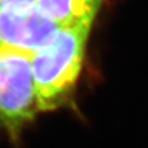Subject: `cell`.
<instances>
[{"instance_id": "cell-4", "label": "cell", "mask_w": 148, "mask_h": 148, "mask_svg": "<svg viewBox=\"0 0 148 148\" xmlns=\"http://www.w3.org/2000/svg\"><path fill=\"white\" fill-rule=\"evenodd\" d=\"M103 0H37L36 7L59 29L91 27Z\"/></svg>"}, {"instance_id": "cell-3", "label": "cell", "mask_w": 148, "mask_h": 148, "mask_svg": "<svg viewBox=\"0 0 148 148\" xmlns=\"http://www.w3.org/2000/svg\"><path fill=\"white\" fill-rule=\"evenodd\" d=\"M59 27L36 5L0 10V45L33 54L46 45Z\"/></svg>"}, {"instance_id": "cell-5", "label": "cell", "mask_w": 148, "mask_h": 148, "mask_svg": "<svg viewBox=\"0 0 148 148\" xmlns=\"http://www.w3.org/2000/svg\"><path fill=\"white\" fill-rule=\"evenodd\" d=\"M37 0H0V10L2 9H27L36 5Z\"/></svg>"}, {"instance_id": "cell-2", "label": "cell", "mask_w": 148, "mask_h": 148, "mask_svg": "<svg viewBox=\"0 0 148 148\" xmlns=\"http://www.w3.org/2000/svg\"><path fill=\"white\" fill-rule=\"evenodd\" d=\"M38 114L32 54L0 45V132L18 146Z\"/></svg>"}, {"instance_id": "cell-1", "label": "cell", "mask_w": 148, "mask_h": 148, "mask_svg": "<svg viewBox=\"0 0 148 148\" xmlns=\"http://www.w3.org/2000/svg\"><path fill=\"white\" fill-rule=\"evenodd\" d=\"M91 27L58 29L51 41L32 54V71L40 113L73 103Z\"/></svg>"}]
</instances>
